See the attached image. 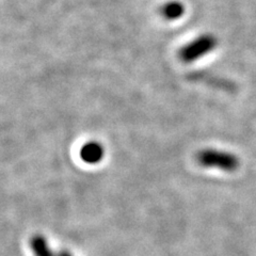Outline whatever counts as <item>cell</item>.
Instances as JSON below:
<instances>
[{"label": "cell", "instance_id": "4", "mask_svg": "<svg viewBox=\"0 0 256 256\" xmlns=\"http://www.w3.org/2000/svg\"><path fill=\"white\" fill-rule=\"evenodd\" d=\"M30 248L34 256H57L52 251L46 238L42 235H34L31 237Z\"/></svg>", "mask_w": 256, "mask_h": 256}, {"label": "cell", "instance_id": "2", "mask_svg": "<svg viewBox=\"0 0 256 256\" xmlns=\"http://www.w3.org/2000/svg\"><path fill=\"white\" fill-rule=\"evenodd\" d=\"M217 43V38L212 34L201 36L182 48L180 58L182 62L192 63L212 52Z\"/></svg>", "mask_w": 256, "mask_h": 256}, {"label": "cell", "instance_id": "6", "mask_svg": "<svg viewBox=\"0 0 256 256\" xmlns=\"http://www.w3.org/2000/svg\"><path fill=\"white\" fill-rule=\"evenodd\" d=\"M57 256H73V255H72L68 251H61V252H59L58 254H57Z\"/></svg>", "mask_w": 256, "mask_h": 256}, {"label": "cell", "instance_id": "5", "mask_svg": "<svg viewBox=\"0 0 256 256\" xmlns=\"http://www.w3.org/2000/svg\"><path fill=\"white\" fill-rule=\"evenodd\" d=\"M184 12H185V8H184V6L178 2H168L162 9V16L169 20H175L180 18Z\"/></svg>", "mask_w": 256, "mask_h": 256}, {"label": "cell", "instance_id": "1", "mask_svg": "<svg viewBox=\"0 0 256 256\" xmlns=\"http://www.w3.org/2000/svg\"><path fill=\"white\" fill-rule=\"evenodd\" d=\"M196 162L204 168H214L226 172H234L239 166V159L228 152L206 148L200 150L196 155Z\"/></svg>", "mask_w": 256, "mask_h": 256}, {"label": "cell", "instance_id": "3", "mask_svg": "<svg viewBox=\"0 0 256 256\" xmlns=\"http://www.w3.org/2000/svg\"><path fill=\"white\" fill-rule=\"evenodd\" d=\"M104 148L100 143L96 141H90L86 143L80 150V157L86 164H98L104 158Z\"/></svg>", "mask_w": 256, "mask_h": 256}]
</instances>
